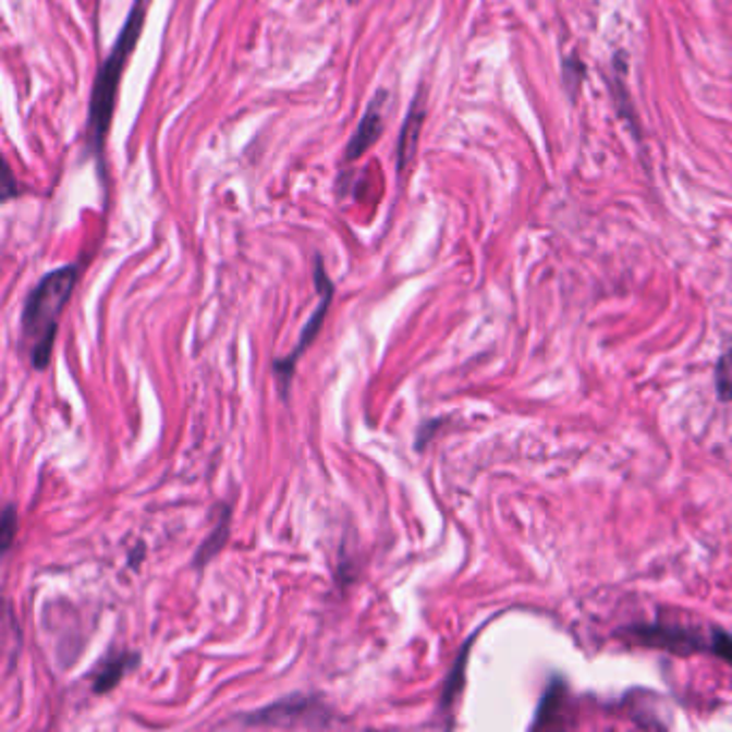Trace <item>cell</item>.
I'll return each mask as SVG.
<instances>
[{
	"instance_id": "obj_13",
	"label": "cell",
	"mask_w": 732,
	"mask_h": 732,
	"mask_svg": "<svg viewBox=\"0 0 732 732\" xmlns=\"http://www.w3.org/2000/svg\"><path fill=\"white\" fill-rule=\"evenodd\" d=\"M563 70H565V82H568V86H570L572 90L578 88L581 82H583V77H585V65L581 63V59L574 57V59L565 61Z\"/></svg>"
},
{
	"instance_id": "obj_8",
	"label": "cell",
	"mask_w": 732,
	"mask_h": 732,
	"mask_svg": "<svg viewBox=\"0 0 732 732\" xmlns=\"http://www.w3.org/2000/svg\"><path fill=\"white\" fill-rule=\"evenodd\" d=\"M138 659H141V656H136V654H117L112 658L103 659L97 674H95L93 692L95 694H108L110 690H114L119 685V681L132 668H136Z\"/></svg>"
},
{
	"instance_id": "obj_3",
	"label": "cell",
	"mask_w": 732,
	"mask_h": 732,
	"mask_svg": "<svg viewBox=\"0 0 732 732\" xmlns=\"http://www.w3.org/2000/svg\"><path fill=\"white\" fill-rule=\"evenodd\" d=\"M640 645L670 651L674 656L690 654H713L718 658L732 663V636L713 627L703 632L683 623H654V625H636L627 630Z\"/></svg>"
},
{
	"instance_id": "obj_7",
	"label": "cell",
	"mask_w": 732,
	"mask_h": 732,
	"mask_svg": "<svg viewBox=\"0 0 732 732\" xmlns=\"http://www.w3.org/2000/svg\"><path fill=\"white\" fill-rule=\"evenodd\" d=\"M428 114V106H426V88L422 86L408 108V114L402 123L400 130V141L395 147V163H398V174L404 179L408 168L415 161V152H417V145H419V136H422V127Z\"/></svg>"
},
{
	"instance_id": "obj_11",
	"label": "cell",
	"mask_w": 732,
	"mask_h": 732,
	"mask_svg": "<svg viewBox=\"0 0 732 732\" xmlns=\"http://www.w3.org/2000/svg\"><path fill=\"white\" fill-rule=\"evenodd\" d=\"M466 651H468V649L462 651V656L457 659V663L453 666V672L449 674V679H447V683H444V692H442V698H440V705H442V707H449V705L453 703L455 694H457L460 687H462V670H464Z\"/></svg>"
},
{
	"instance_id": "obj_12",
	"label": "cell",
	"mask_w": 732,
	"mask_h": 732,
	"mask_svg": "<svg viewBox=\"0 0 732 732\" xmlns=\"http://www.w3.org/2000/svg\"><path fill=\"white\" fill-rule=\"evenodd\" d=\"M0 544H2V550L9 552V548L13 546V539H15V533H17V515H15V508L13 505H7L4 512H2V522H0Z\"/></svg>"
},
{
	"instance_id": "obj_5",
	"label": "cell",
	"mask_w": 732,
	"mask_h": 732,
	"mask_svg": "<svg viewBox=\"0 0 732 732\" xmlns=\"http://www.w3.org/2000/svg\"><path fill=\"white\" fill-rule=\"evenodd\" d=\"M329 709L314 696L294 694L276 705H269L256 713L243 716V727H278V729H291V727H329Z\"/></svg>"
},
{
	"instance_id": "obj_4",
	"label": "cell",
	"mask_w": 732,
	"mask_h": 732,
	"mask_svg": "<svg viewBox=\"0 0 732 732\" xmlns=\"http://www.w3.org/2000/svg\"><path fill=\"white\" fill-rule=\"evenodd\" d=\"M314 282H316V289H318V294H320V303L316 305V309L312 312V316L307 318L301 335H298V342L294 346L293 353L284 359H278L273 364V369H276V376H278V382H280V393L284 400H289L291 395V387H293L294 369H296V364L298 359L303 357L305 349L314 342V338L318 335V331L322 329L325 320H327V312L331 307V301H333V282L325 269V263L320 256H316V263H314Z\"/></svg>"
},
{
	"instance_id": "obj_1",
	"label": "cell",
	"mask_w": 732,
	"mask_h": 732,
	"mask_svg": "<svg viewBox=\"0 0 732 732\" xmlns=\"http://www.w3.org/2000/svg\"><path fill=\"white\" fill-rule=\"evenodd\" d=\"M147 9L148 0H134L119 39L114 41L110 54L103 59L99 72L95 75V82H93L90 101H88V119H86V150L97 161H101V155L106 150V141L112 127V117H114L117 97H119V84L143 37Z\"/></svg>"
},
{
	"instance_id": "obj_10",
	"label": "cell",
	"mask_w": 732,
	"mask_h": 732,
	"mask_svg": "<svg viewBox=\"0 0 732 732\" xmlns=\"http://www.w3.org/2000/svg\"><path fill=\"white\" fill-rule=\"evenodd\" d=\"M716 389L720 400L732 402V342L716 366Z\"/></svg>"
},
{
	"instance_id": "obj_2",
	"label": "cell",
	"mask_w": 732,
	"mask_h": 732,
	"mask_svg": "<svg viewBox=\"0 0 732 732\" xmlns=\"http://www.w3.org/2000/svg\"><path fill=\"white\" fill-rule=\"evenodd\" d=\"M75 284L77 267L65 265L46 273L26 296L22 312V346L30 366L39 371L50 366L59 322L74 294Z\"/></svg>"
},
{
	"instance_id": "obj_9",
	"label": "cell",
	"mask_w": 732,
	"mask_h": 732,
	"mask_svg": "<svg viewBox=\"0 0 732 732\" xmlns=\"http://www.w3.org/2000/svg\"><path fill=\"white\" fill-rule=\"evenodd\" d=\"M228 535H230V510L223 505V508H220L218 524L211 528V533L207 535V539L203 541V546L198 548V552L194 557V568L196 570L207 568L211 563V559L220 554L225 541H228Z\"/></svg>"
},
{
	"instance_id": "obj_6",
	"label": "cell",
	"mask_w": 732,
	"mask_h": 732,
	"mask_svg": "<svg viewBox=\"0 0 732 732\" xmlns=\"http://www.w3.org/2000/svg\"><path fill=\"white\" fill-rule=\"evenodd\" d=\"M387 99H389V93L385 88H380L371 101L366 106V112L349 143V147L344 150V157L346 161H357L359 157H364L369 148L374 147L378 143V138L382 136L385 132V106H387Z\"/></svg>"
}]
</instances>
